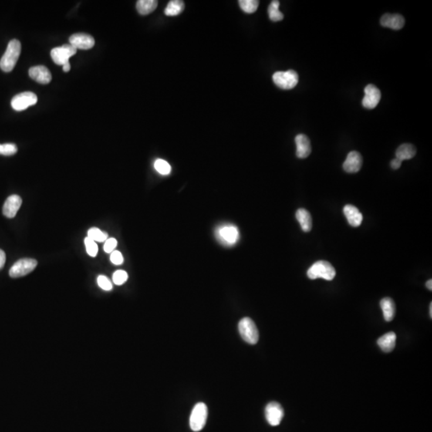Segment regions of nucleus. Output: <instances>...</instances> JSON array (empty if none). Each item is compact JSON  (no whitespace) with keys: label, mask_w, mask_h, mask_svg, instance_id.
I'll return each instance as SVG.
<instances>
[{"label":"nucleus","mask_w":432,"mask_h":432,"mask_svg":"<svg viewBox=\"0 0 432 432\" xmlns=\"http://www.w3.org/2000/svg\"><path fill=\"white\" fill-rule=\"evenodd\" d=\"M416 155V148L410 143H404L399 146V148L396 150V156L397 159L401 160H408L412 159Z\"/></svg>","instance_id":"4be33fe9"},{"label":"nucleus","mask_w":432,"mask_h":432,"mask_svg":"<svg viewBox=\"0 0 432 432\" xmlns=\"http://www.w3.org/2000/svg\"><path fill=\"white\" fill-rule=\"evenodd\" d=\"M272 79L275 84L284 90L293 89L298 82V74L294 70L275 72L273 75Z\"/></svg>","instance_id":"39448f33"},{"label":"nucleus","mask_w":432,"mask_h":432,"mask_svg":"<svg viewBox=\"0 0 432 432\" xmlns=\"http://www.w3.org/2000/svg\"><path fill=\"white\" fill-rule=\"evenodd\" d=\"M346 218L348 219V223L351 226L354 227H357L360 226L363 222V214L357 207L353 205H346L343 208Z\"/></svg>","instance_id":"a211bd4d"},{"label":"nucleus","mask_w":432,"mask_h":432,"mask_svg":"<svg viewBox=\"0 0 432 432\" xmlns=\"http://www.w3.org/2000/svg\"><path fill=\"white\" fill-rule=\"evenodd\" d=\"M77 52V49L74 48L71 44H64L61 47L53 48L51 52L52 60L57 65L66 64L69 62L71 57L73 56Z\"/></svg>","instance_id":"6e6552de"},{"label":"nucleus","mask_w":432,"mask_h":432,"mask_svg":"<svg viewBox=\"0 0 432 432\" xmlns=\"http://www.w3.org/2000/svg\"><path fill=\"white\" fill-rule=\"evenodd\" d=\"M396 335L391 332L385 334L378 339L377 343L381 350L384 352H391L396 348Z\"/></svg>","instance_id":"6ab92c4d"},{"label":"nucleus","mask_w":432,"mask_h":432,"mask_svg":"<svg viewBox=\"0 0 432 432\" xmlns=\"http://www.w3.org/2000/svg\"><path fill=\"white\" fill-rule=\"evenodd\" d=\"M88 237L95 242H105L108 239L107 233L99 230L97 227H92L88 232Z\"/></svg>","instance_id":"a878e982"},{"label":"nucleus","mask_w":432,"mask_h":432,"mask_svg":"<svg viewBox=\"0 0 432 432\" xmlns=\"http://www.w3.org/2000/svg\"><path fill=\"white\" fill-rule=\"evenodd\" d=\"M238 328L241 337L245 342L251 345L256 344L260 335L258 328L252 319L245 317L239 322Z\"/></svg>","instance_id":"20e7f679"},{"label":"nucleus","mask_w":432,"mask_h":432,"mask_svg":"<svg viewBox=\"0 0 432 432\" xmlns=\"http://www.w3.org/2000/svg\"><path fill=\"white\" fill-rule=\"evenodd\" d=\"M97 282L99 287L104 291H111L113 288V286H112L110 279L105 275H99L98 277Z\"/></svg>","instance_id":"2f4dec72"},{"label":"nucleus","mask_w":432,"mask_h":432,"mask_svg":"<svg viewBox=\"0 0 432 432\" xmlns=\"http://www.w3.org/2000/svg\"><path fill=\"white\" fill-rule=\"evenodd\" d=\"M62 70H63V72H70V70H71V64H70V62H68L66 64L63 65V66H62Z\"/></svg>","instance_id":"e433bc0d"},{"label":"nucleus","mask_w":432,"mask_h":432,"mask_svg":"<svg viewBox=\"0 0 432 432\" xmlns=\"http://www.w3.org/2000/svg\"><path fill=\"white\" fill-rule=\"evenodd\" d=\"M36 260L34 258H21L11 267L9 275L11 278H19L28 275L37 267Z\"/></svg>","instance_id":"0eeeda50"},{"label":"nucleus","mask_w":432,"mask_h":432,"mask_svg":"<svg viewBox=\"0 0 432 432\" xmlns=\"http://www.w3.org/2000/svg\"><path fill=\"white\" fill-rule=\"evenodd\" d=\"M22 205V199L17 195L9 196L3 207V213L7 218L12 219L16 215L17 212Z\"/></svg>","instance_id":"4468645a"},{"label":"nucleus","mask_w":432,"mask_h":432,"mask_svg":"<svg viewBox=\"0 0 432 432\" xmlns=\"http://www.w3.org/2000/svg\"><path fill=\"white\" fill-rule=\"evenodd\" d=\"M401 160H399V159H397V158L394 159V160L391 162V167H392V169H394V170H397V169H399V167H401Z\"/></svg>","instance_id":"f704fd0d"},{"label":"nucleus","mask_w":432,"mask_h":432,"mask_svg":"<svg viewBox=\"0 0 432 432\" xmlns=\"http://www.w3.org/2000/svg\"><path fill=\"white\" fill-rule=\"evenodd\" d=\"M38 101V97L33 92H25L14 96L11 99V106L16 112L26 110L29 106H33Z\"/></svg>","instance_id":"1a4fd4ad"},{"label":"nucleus","mask_w":432,"mask_h":432,"mask_svg":"<svg viewBox=\"0 0 432 432\" xmlns=\"http://www.w3.org/2000/svg\"><path fill=\"white\" fill-rule=\"evenodd\" d=\"M284 412L282 406L277 402H271L265 408V417L270 425L275 427L280 424L284 418Z\"/></svg>","instance_id":"9d476101"},{"label":"nucleus","mask_w":432,"mask_h":432,"mask_svg":"<svg viewBox=\"0 0 432 432\" xmlns=\"http://www.w3.org/2000/svg\"><path fill=\"white\" fill-rule=\"evenodd\" d=\"M426 286H427V289L430 290V291H431V290H432V280H431V279H429V280L427 281V284H426Z\"/></svg>","instance_id":"4c0bfd02"},{"label":"nucleus","mask_w":432,"mask_h":432,"mask_svg":"<svg viewBox=\"0 0 432 432\" xmlns=\"http://www.w3.org/2000/svg\"><path fill=\"white\" fill-rule=\"evenodd\" d=\"M154 167L158 172L163 175V176H167L171 171L170 165L166 160H162V159H158L156 160Z\"/></svg>","instance_id":"cd10ccee"},{"label":"nucleus","mask_w":432,"mask_h":432,"mask_svg":"<svg viewBox=\"0 0 432 432\" xmlns=\"http://www.w3.org/2000/svg\"><path fill=\"white\" fill-rule=\"evenodd\" d=\"M430 316L432 318V303L430 304Z\"/></svg>","instance_id":"58836bf2"},{"label":"nucleus","mask_w":432,"mask_h":432,"mask_svg":"<svg viewBox=\"0 0 432 432\" xmlns=\"http://www.w3.org/2000/svg\"><path fill=\"white\" fill-rule=\"evenodd\" d=\"M6 263V254L2 249H0V270L4 268Z\"/></svg>","instance_id":"c9c22d12"},{"label":"nucleus","mask_w":432,"mask_h":432,"mask_svg":"<svg viewBox=\"0 0 432 432\" xmlns=\"http://www.w3.org/2000/svg\"><path fill=\"white\" fill-rule=\"evenodd\" d=\"M85 246H86L87 252L88 255L92 257H95L98 254V246L96 243L90 238H85Z\"/></svg>","instance_id":"7c9ffc66"},{"label":"nucleus","mask_w":432,"mask_h":432,"mask_svg":"<svg viewBox=\"0 0 432 432\" xmlns=\"http://www.w3.org/2000/svg\"><path fill=\"white\" fill-rule=\"evenodd\" d=\"M215 237L223 245L231 247L238 242L240 231L232 224H224L216 228Z\"/></svg>","instance_id":"7ed1b4c3"},{"label":"nucleus","mask_w":432,"mask_h":432,"mask_svg":"<svg viewBox=\"0 0 432 432\" xmlns=\"http://www.w3.org/2000/svg\"><path fill=\"white\" fill-rule=\"evenodd\" d=\"M21 44L17 39H12L8 44L5 53L0 60V68L4 72H10L16 65L21 53Z\"/></svg>","instance_id":"f257e3e1"},{"label":"nucleus","mask_w":432,"mask_h":432,"mask_svg":"<svg viewBox=\"0 0 432 432\" xmlns=\"http://www.w3.org/2000/svg\"><path fill=\"white\" fill-rule=\"evenodd\" d=\"M296 144V156L299 159H305L310 156L311 152V141L309 138L304 134H299L295 137Z\"/></svg>","instance_id":"f3484780"},{"label":"nucleus","mask_w":432,"mask_h":432,"mask_svg":"<svg viewBox=\"0 0 432 432\" xmlns=\"http://www.w3.org/2000/svg\"><path fill=\"white\" fill-rule=\"evenodd\" d=\"M307 275L311 279L322 278L331 281L335 278L336 272L333 266L330 263L324 260H319L311 266L307 272Z\"/></svg>","instance_id":"f03ea898"},{"label":"nucleus","mask_w":432,"mask_h":432,"mask_svg":"<svg viewBox=\"0 0 432 432\" xmlns=\"http://www.w3.org/2000/svg\"><path fill=\"white\" fill-rule=\"evenodd\" d=\"M158 2L156 0H139L136 4L138 12L142 15H147L156 9Z\"/></svg>","instance_id":"5701e85b"},{"label":"nucleus","mask_w":432,"mask_h":432,"mask_svg":"<svg viewBox=\"0 0 432 432\" xmlns=\"http://www.w3.org/2000/svg\"><path fill=\"white\" fill-rule=\"evenodd\" d=\"M381 309L383 311L385 320L390 322L396 315V304L391 298H384L380 301Z\"/></svg>","instance_id":"aec40b11"},{"label":"nucleus","mask_w":432,"mask_h":432,"mask_svg":"<svg viewBox=\"0 0 432 432\" xmlns=\"http://www.w3.org/2000/svg\"><path fill=\"white\" fill-rule=\"evenodd\" d=\"M71 45L76 49L89 50L95 46V39L92 35L85 33L74 34L69 38Z\"/></svg>","instance_id":"f8f14e48"},{"label":"nucleus","mask_w":432,"mask_h":432,"mask_svg":"<svg viewBox=\"0 0 432 432\" xmlns=\"http://www.w3.org/2000/svg\"><path fill=\"white\" fill-rule=\"evenodd\" d=\"M364 98L362 104L366 109H373L379 104L381 99V92L377 87L369 84L364 88Z\"/></svg>","instance_id":"9b49d317"},{"label":"nucleus","mask_w":432,"mask_h":432,"mask_svg":"<svg viewBox=\"0 0 432 432\" xmlns=\"http://www.w3.org/2000/svg\"><path fill=\"white\" fill-rule=\"evenodd\" d=\"M258 4L260 2L257 0H240L239 1L241 9L246 13L248 14L255 12L258 9Z\"/></svg>","instance_id":"bb28decb"},{"label":"nucleus","mask_w":432,"mask_h":432,"mask_svg":"<svg viewBox=\"0 0 432 432\" xmlns=\"http://www.w3.org/2000/svg\"><path fill=\"white\" fill-rule=\"evenodd\" d=\"M111 261L115 265H121L123 263V257L121 252L119 251H114L111 253Z\"/></svg>","instance_id":"72a5a7b5"},{"label":"nucleus","mask_w":432,"mask_h":432,"mask_svg":"<svg viewBox=\"0 0 432 432\" xmlns=\"http://www.w3.org/2000/svg\"><path fill=\"white\" fill-rule=\"evenodd\" d=\"M207 406L205 403H199L194 406L190 416V427L193 431H200L205 427L207 422Z\"/></svg>","instance_id":"423d86ee"},{"label":"nucleus","mask_w":432,"mask_h":432,"mask_svg":"<svg viewBox=\"0 0 432 432\" xmlns=\"http://www.w3.org/2000/svg\"><path fill=\"white\" fill-rule=\"evenodd\" d=\"M116 246H117V240L115 238L107 239L105 241L104 249L105 252L112 253L116 249Z\"/></svg>","instance_id":"473e14b6"},{"label":"nucleus","mask_w":432,"mask_h":432,"mask_svg":"<svg viewBox=\"0 0 432 432\" xmlns=\"http://www.w3.org/2000/svg\"><path fill=\"white\" fill-rule=\"evenodd\" d=\"M185 4L181 0L170 1L165 8L164 14L167 16H176L184 10Z\"/></svg>","instance_id":"b1692460"},{"label":"nucleus","mask_w":432,"mask_h":432,"mask_svg":"<svg viewBox=\"0 0 432 432\" xmlns=\"http://www.w3.org/2000/svg\"><path fill=\"white\" fill-rule=\"evenodd\" d=\"M127 278H128L127 273L125 271H123V270L116 271V272L114 273L113 277H112L114 284L119 286L123 285L124 283L126 282Z\"/></svg>","instance_id":"c756f323"},{"label":"nucleus","mask_w":432,"mask_h":432,"mask_svg":"<svg viewBox=\"0 0 432 432\" xmlns=\"http://www.w3.org/2000/svg\"><path fill=\"white\" fill-rule=\"evenodd\" d=\"M279 5L278 0H274L268 7V15L273 22H278L284 18V14L279 11Z\"/></svg>","instance_id":"393cba45"},{"label":"nucleus","mask_w":432,"mask_h":432,"mask_svg":"<svg viewBox=\"0 0 432 432\" xmlns=\"http://www.w3.org/2000/svg\"><path fill=\"white\" fill-rule=\"evenodd\" d=\"M295 216L303 231L309 232L312 228V219L309 211H307L306 209L299 208L296 211Z\"/></svg>","instance_id":"412c9836"},{"label":"nucleus","mask_w":432,"mask_h":432,"mask_svg":"<svg viewBox=\"0 0 432 432\" xmlns=\"http://www.w3.org/2000/svg\"><path fill=\"white\" fill-rule=\"evenodd\" d=\"M29 76L41 84H48L52 79L51 72L45 66H35L30 68Z\"/></svg>","instance_id":"2eb2a0df"},{"label":"nucleus","mask_w":432,"mask_h":432,"mask_svg":"<svg viewBox=\"0 0 432 432\" xmlns=\"http://www.w3.org/2000/svg\"><path fill=\"white\" fill-rule=\"evenodd\" d=\"M18 152L16 145L14 143H4L0 144V155L5 156H11L16 154Z\"/></svg>","instance_id":"c85d7f7f"},{"label":"nucleus","mask_w":432,"mask_h":432,"mask_svg":"<svg viewBox=\"0 0 432 432\" xmlns=\"http://www.w3.org/2000/svg\"><path fill=\"white\" fill-rule=\"evenodd\" d=\"M380 24L384 28L400 30L404 26L405 19L399 14H385L381 18Z\"/></svg>","instance_id":"dca6fc26"},{"label":"nucleus","mask_w":432,"mask_h":432,"mask_svg":"<svg viewBox=\"0 0 432 432\" xmlns=\"http://www.w3.org/2000/svg\"><path fill=\"white\" fill-rule=\"evenodd\" d=\"M363 165V158L360 153L358 152H351L348 155L342 167L343 170L348 173H356L360 170Z\"/></svg>","instance_id":"ddd939ff"}]
</instances>
